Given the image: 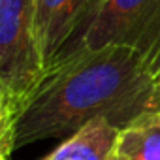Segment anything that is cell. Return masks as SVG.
I'll use <instances>...</instances> for the list:
<instances>
[{
  "mask_svg": "<svg viewBox=\"0 0 160 160\" xmlns=\"http://www.w3.org/2000/svg\"><path fill=\"white\" fill-rule=\"evenodd\" d=\"M154 111L158 81L141 53L117 43L81 47L57 60L19 104L15 149L68 138L96 119L124 128Z\"/></svg>",
  "mask_w": 160,
  "mask_h": 160,
  "instance_id": "obj_1",
  "label": "cell"
},
{
  "mask_svg": "<svg viewBox=\"0 0 160 160\" xmlns=\"http://www.w3.org/2000/svg\"><path fill=\"white\" fill-rule=\"evenodd\" d=\"M111 43L141 53L158 81L160 0H98L75 49H96Z\"/></svg>",
  "mask_w": 160,
  "mask_h": 160,
  "instance_id": "obj_2",
  "label": "cell"
},
{
  "mask_svg": "<svg viewBox=\"0 0 160 160\" xmlns=\"http://www.w3.org/2000/svg\"><path fill=\"white\" fill-rule=\"evenodd\" d=\"M43 73L36 0H0V83L17 102V108Z\"/></svg>",
  "mask_w": 160,
  "mask_h": 160,
  "instance_id": "obj_3",
  "label": "cell"
},
{
  "mask_svg": "<svg viewBox=\"0 0 160 160\" xmlns=\"http://www.w3.org/2000/svg\"><path fill=\"white\" fill-rule=\"evenodd\" d=\"M96 2L98 0H36V30L45 72L75 49Z\"/></svg>",
  "mask_w": 160,
  "mask_h": 160,
  "instance_id": "obj_4",
  "label": "cell"
},
{
  "mask_svg": "<svg viewBox=\"0 0 160 160\" xmlns=\"http://www.w3.org/2000/svg\"><path fill=\"white\" fill-rule=\"evenodd\" d=\"M119 136L121 128L106 119H96L64 138L40 160H119Z\"/></svg>",
  "mask_w": 160,
  "mask_h": 160,
  "instance_id": "obj_5",
  "label": "cell"
},
{
  "mask_svg": "<svg viewBox=\"0 0 160 160\" xmlns=\"http://www.w3.org/2000/svg\"><path fill=\"white\" fill-rule=\"evenodd\" d=\"M119 160H160V111L121 128Z\"/></svg>",
  "mask_w": 160,
  "mask_h": 160,
  "instance_id": "obj_6",
  "label": "cell"
},
{
  "mask_svg": "<svg viewBox=\"0 0 160 160\" xmlns=\"http://www.w3.org/2000/svg\"><path fill=\"white\" fill-rule=\"evenodd\" d=\"M17 102L10 94H0V154L12 156L15 151Z\"/></svg>",
  "mask_w": 160,
  "mask_h": 160,
  "instance_id": "obj_7",
  "label": "cell"
},
{
  "mask_svg": "<svg viewBox=\"0 0 160 160\" xmlns=\"http://www.w3.org/2000/svg\"><path fill=\"white\" fill-rule=\"evenodd\" d=\"M0 94H10V92H8V91H6V87H4V85H2V83H0Z\"/></svg>",
  "mask_w": 160,
  "mask_h": 160,
  "instance_id": "obj_8",
  "label": "cell"
},
{
  "mask_svg": "<svg viewBox=\"0 0 160 160\" xmlns=\"http://www.w3.org/2000/svg\"><path fill=\"white\" fill-rule=\"evenodd\" d=\"M0 160H10V156H4V154H0Z\"/></svg>",
  "mask_w": 160,
  "mask_h": 160,
  "instance_id": "obj_9",
  "label": "cell"
},
{
  "mask_svg": "<svg viewBox=\"0 0 160 160\" xmlns=\"http://www.w3.org/2000/svg\"><path fill=\"white\" fill-rule=\"evenodd\" d=\"M158 91H160V75H158Z\"/></svg>",
  "mask_w": 160,
  "mask_h": 160,
  "instance_id": "obj_10",
  "label": "cell"
}]
</instances>
